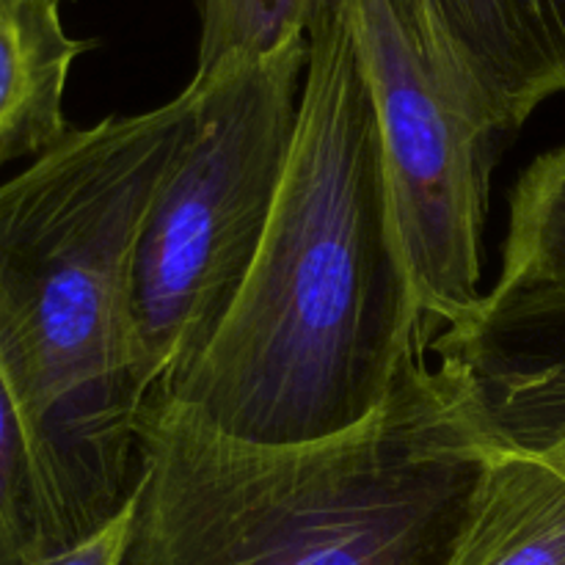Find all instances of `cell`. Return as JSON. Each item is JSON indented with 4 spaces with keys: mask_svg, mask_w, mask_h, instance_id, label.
Instances as JSON below:
<instances>
[{
    "mask_svg": "<svg viewBox=\"0 0 565 565\" xmlns=\"http://www.w3.org/2000/svg\"><path fill=\"white\" fill-rule=\"evenodd\" d=\"M307 44L296 138L252 274L191 373L154 392L254 445L356 428L430 342L345 0L320 9Z\"/></svg>",
    "mask_w": 565,
    "mask_h": 565,
    "instance_id": "6da1fadb",
    "label": "cell"
},
{
    "mask_svg": "<svg viewBox=\"0 0 565 565\" xmlns=\"http://www.w3.org/2000/svg\"><path fill=\"white\" fill-rule=\"evenodd\" d=\"M199 92L108 116L0 185V381L39 483L44 557L108 527L138 480L130 270Z\"/></svg>",
    "mask_w": 565,
    "mask_h": 565,
    "instance_id": "7a4b0ae2",
    "label": "cell"
},
{
    "mask_svg": "<svg viewBox=\"0 0 565 565\" xmlns=\"http://www.w3.org/2000/svg\"><path fill=\"white\" fill-rule=\"evenodd\" d=\"M425 351L373 417L296 445L149 397L121 565H445L500 445Z\"/></svg>",
    "mask_w": 565,
    "mask_h": 565,
    "instance_id": "3957f363",
    "label": "cell"
},
{
    "mask_svg": "<svg viewBox=\"0 0 565 565\" xmlns=\"http://www.w3.org/2000/svg\"><path fill=\"white\" fill-rule=\"evenodd\" d=\"M307 36L193 75V130L132 248V375L147 397L185 379L230 318L285 180Z\"/></svg>",
    "mask_w": 565,
    "mask_h": 565,
    "instance_id": "277c9868",
    "label": "cell"
},
{
    "mask_svg": "<svg viewBox=\"0 0 565 565\" xmlns=\"http://www.w3.org/2000/svg\"><path fill=\"white\" fill-rule=\"evenodd\" d=\"M345 9L379 116L403 252L434 340L486 296L483 230L505 138L436 50L412 0H345Z\"/></svg>",
    "mask_w": 565,
    "mask_h": 565,
    "instance_id": "5b68a950",
    "label": "cell"
},
{
    "mask_svg": "<svg viewBox=\"0 0 565 565\" xmlns=\"http://www.w3.org/2000/svg\"><path fill=\"white\" fill-rule=\"evenodd\" d=\"M428 348L494 445L541 450L565 434V292L494 285Z\"/></svg>",
    "mask_w": 565,
    "mask_h": 565,
    "instance_id": "8992f818",
    "label": "cell"
},
{
    "mask_svg": "<svg viewBox=\"0 0 565 565\" xmlns=\"http://www.w3.org/2000/svg\"><path fill=\"white\" fill-rule=\"evenodd\" d=\"M502 138L565 94V0H412Z\"/></svg>",
    "mask_w": 565,
    "mask_h": 565,
    "instance_id": "52a82bcc",
    "label": "cell"
},
{
    "mask_svg": "<svg viewBox=\"0 0 565 565\" xmlns=\"http://www.w3.org/2000/svg\"><path fill=\"white\" fill-rule=\"evenodd\" d=\"M445 565H565V434L541 450L497 447Z\"/></svg>",
    "mask_w": 565,
    "mask_h": 565,
    "instance_id": "ba28073f",
    "label": "cell"
},
{
    "mask_svg": "<svg viewBox=\"0 0 565 565\" xmlns=\"http://www.w3.org/2000/svg\"><path fill=\"white\" fill-rule=\"evenodd\" d=\"M92 39H75L61 0H0V169L64 141L72 64Z\"/></svg>",
    "mask_w": 565,
    "mask_h": 565,
    "instance_id": "9c48e42d",
    "label": "cell"
},
{
    "mask_svg": "<svg viewBox=\"0 0 565 565\" xmlns=\"http://www.w3.org/2000/svg\"><path fill=\"white\" fill-rule=\"evenodd\" d=\"M497 285L565 292V143L541 154L513 188Z\"/></svg>",
    "mask_w": 565,
    "mask_h": 565,
    "instance_id": "30bf717a",
    "label": "cell"
},
{
    "mask_svg": "<svg viewBox=\"0 0 565 565\" xmlns=\"http://www.w3.org/2000/svg\"><path fill=\"white\" fill-rule=\"evenodd\" d=\"M329 0H193L199 14L196 72L207 75L232 58H259L309 25Z\"/></svg>",
    "mask_w": 565,
    "mask_h": 565,
    "instance_id": "8fae6325",
    "label": "cell"
},
{
    "mask_svg": "<svg viewBox=\"0 0 565 565\" xmlns=\"http://www.w3.org/2000/svg\"><path fill=\"white\" fill-rule=\"evenodd\" d=\"M44 557L42 500L25 434L0 381V565H33Z\"/></svg>",
    "mask_w": 565,
    "mask_h": 565,
    "instance_id": "7c38bea8",
    "label": "cell"
},
{
    "mask_svg": "<svg viewBox=\"0 0 565 565\" xmlns=\"http://www.w3.org/2000/svg\"><path fill=\"white\" fill-rule=\"evenodd\" d=\"M127 527H130V505L108 527H103L97 535L83 541V544L58 552V555L42 557V561L33 565H121L127 544Z\"/></svg>",
    "mask_w": 565,
    "mask_h": 565,
    "instance_id": "4fadbf2b",
    "label": "cell"
}]
</instances>
